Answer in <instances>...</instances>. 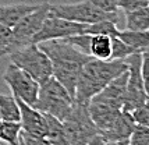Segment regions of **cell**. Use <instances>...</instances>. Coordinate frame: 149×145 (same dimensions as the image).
Listing matches in <instances>:
<instances>
[{
	"label": "cell",
	"mask_w": 149,
	"mask_h": 145,
	"mask_svg": "<svg viewBox=\"0 0 149 145\" xmlns=\"http://www.w3.org/2000/svg\"><path fill=\"white\" fill-rule=\"evenodd\" d=\"M38 46L49 56L52 61L53 77L72 95L75 93L79 72L91 56L79 52L71 43L63 39H50L39 42Z\"/></svg>",
	"instance_id": "obj_1"
},
{
	"label": "cell",
	"mask_w": 149,
	"mask_h": 145,
	"mask_svg": "<svg viewBox=\"0 0 149 145\" xmlns=\"http://www.w3.org/2000/svg\"><path fill=\"white\" fill-rule=\"evenodd\" d=\"M124 71H127V63L124 60L89 59L79 72L74 100L77 103L88 105L96 93Z\"/></svg>",
	"instance_id": "obj_2"
},
{
	"label": "cell",
	"mask_w": 149,
	"mask_h": 145,
	"mask_svg": "<svg viewBox=\"0 0 149 145\" xmlns=\"http://www.w3.org/2000/svg\"><path fill=\"white\" fill-rule=\"evenodd\" d=\"M32 106L42 113L50 114L63 121L71 112L74 106V98L52 75L45 82L39 84L38 98Z\"/></svg>",
	"instance_id": "obj_3"
},
{
	"label": "cell",
	"mask_w": 149,
	"mask_h": 145,
	"mask_svg": "<svg viewBox=\"0 0 149 145\" xmlns=\"http://www.w3.org/2000/svg\"><path fill=\"white\" fill-rule=\"evenodd\" d=\"M8 57L15 66L22 68L32 77L36 82L42 84L53 75L52 61L38 43H29L26 46L14 50Z\"/></svg>",
	"instance_id": "obj_4"
},
{
	"label": "cell",
	"mask_w": 149,
	"mask_h": 145,
	"mask_svg": "<svg viewBox=\"0 0 149 145\" xmlns=\"http://www.w3.org/2000/svg\"><path fill=\"white\" fill-rule=\"evenodd\" d=\"M50 14L82 24H93L103 20L118 22L117 11L113 13L104 11L95 6L91 0H82L78 3H65V4H50Z\"/></svg>",
	"instance_id": "obj_5"
},
{
	"label": "cell",
	"mask_w": 149,
	"mask_h": 145,
	"mask_svg": "<svg viewBox=\"0 0 149 145\" xmlns=\"http://www.w3.org/2000/svg\"><path fill=\"white\" fill-rule=\"evenodd\" d=\"M63 124L71 145H88V142L99 134L97 127L89 116L88 105L77 103L75 100L71 112L63 120Z\"/></svg>",
	"instance_id": "obj_6"
},
{
	"label": "cell",
	"mask_w": 149,
	"mask_h": 145,
	"mask_svg": "<svg viewBox=\"0 0 149 145\" xmlns=\"http://www.w3.org/2000/svg\"><path fill=\"white\" fill-rule=\"evenodd\" d=\"M49 13H50V3H42L33 11L24 15L11 28L13 39H11L10 53H13L17 49L26 46L29 43H33L35 35L39 32L40 26L43 24V21L46 20V17L49 15Z\"/></svg>",
	"instance_id": "obj_7"
},
{
	"label": "cell",
	"mask_w": 149,
	"mask_h": 145,
	"mask_svg": "<svg viewBox=\"0 0 149 145\" xmlns=\"http://www.w3.org/2000/svg\"><path fill=\"white\" fill-rule=\"evenodd\" d=\"M124 61L127 63L128 77H127L123 110L132 112L135 107L149 100V95L143 88V79L141 75V53H132L127 56Z\"/></svg>",
	"instance_id": "obj_8"
},
{
	"label": "cell",
	"mask_w": 149,
	"mask_h": 145,
	"mask_svg": "<svg viewBox=\"0 0 149 145\" xmlns=\"http://www.w3.org/2000/svg\"><path fill=\"white\" fill-rule=\"evenodd\" d=\"M3 79L15 98H19L31 106L35 103L38 98L39 82H36L26 71L15 66L14 63H10L3 74Z\"/></svg>",
	"instance_id": "obj_9"
},
{
	"label": "cell",
	"mask_w": 149,
	"mask_h": 145,
	"mask_svg": "<svg viewBox=\"0 0 149 145\" xmlns=\"http://www.w3.org/2000/svg\"><path fill=\"white\" fill-rule=\"evenodd\" d=\"M88 24H82V22H74V21L65 20L57 15H53L49 13L43 21V24L40 26L39 32L35 35L33 38V43H39L43 40H50V39H64L77 33H84L85 28Z\"/></svg>",
	"instance_id": "obj_10"
},
{
	"label": "cell",
	"mask_w": 149,
	"mask_h": 145,
	"mask_svg": "<svg viewBox=\"0 0 149 145\" xmlns=\"http://www.w3.org/2000/svg\"><path fill=\"white\" fill-rule=\"evenodd\" d=\"M17 99V103L19 107V123L22 131H26L29 134L35 135H42L46 137L47 132V121H46V114L40 110L35 109L33 106L25 103L19 98Z\"/></svg>",
	"instance_id": "obj_11"
},
{
	"label": "cell",
	"mask_w": 149,
	"mask_h": 145,
	"mask_svg": "<svg viewBox=\"0 0 149 145\" xmlns=\"http://www.w3.org/2000/svg\"><path fill=\"white\" fill-rule=\"evenodd\" d=\"M135 121L132 119L131 112L127 110H121L120 114L117 116L114 121L110 124L109 128H106L102 131V137L106 141H123V139H128L130 134L132 132L134 127H135Z\"/></svg>",
	"instance_id": "obj_12"
},
{
	"label": "cell",
	"mask_w": 149,
	"mask_h": 145,
	"mask_svg": "<svg viewBox=\"0 0 149 145\" xmlns=\"http://www.w3.org/2000/svg\"><path fill=\"white\" fill-rule=\"evenodd\" d=\"M39 4H28V3H14V4H3L0 6V24L13 28L24 15L33 11Z\"/></svg>",
	"instance_id": "obj_13"
},
{
	"label": "cell",
	"mask_w": 149,
	"mask_h": 145,
	"mask_svg": "<svg viewBox=\"0 0 149 145\" xmlns=\"http://www.w3.org/2000/svg\"><path fill=\"white\" fill-rule=\"evenodd\" d=\"M88 54L91 57H93V59L111 60V36L102 35V33L91 35Z\"/></svg>",
	"instance_id": "obj_14"
},
{
	"label": "cell",
	"mask_w": 149,
	"mask_h": 145,
	"mask_svg": "<svg viewBox=\"0 0 149 145\" xmlns=\"http://www.w3.org/2000/svg\"><path fill=\"white\" fill-rule=\"evenodd\" d=\"M46 121H47L46 138L50 142V145H71L61 120L56 119L50 114H46Z\"/></svg>",
	"instance_id": "obj_15"
},
{
	"label": "cell",
	"mask_w": 149,
	"mask_h": 145,
	"mask_svg": "<svg viewBox=\"0 0 149 145\" xmlns=\"http://www.w3.org/2000/svg\"><path fill=\"white\" fill-rule=\"evenodd\" d=\"M127 31H148L149 29V6L124 13Z\"/></svg>",
	"instance_id": "obj_16"
},
{
	"label": "cell",
	"mask_w": 149,
	"mask_h": 145,
	"mask_svg": "<svg viewBox=\"0 0 149 145\" xmlns=\"http://www.w3.org/2000/svg\"><path fill=\"white\" fill-rule=\"evenodd\" d=\"M136 53H142L149 49V29L148 31H120L117 35Z\"/></svg>",
	"instance_id": "obj_17"
},
{
	"label": "cell",
	"mask_w": 149,
	"mask_h": 145,
	"mask_svg": "<svg viewBox=\"0 0 149 145\" xmlns=\"http://www.w3.org/2000/svg\"><path fill=\"white\" fill-rule=\"evenodd\" d=\"M21 123L11 120H0V141L8 145H19Z\"/></svg>",
	"instance_id": "obj_18"
},
{
	"label": "cell",
	"mask_w": 149,
	"mask_h": 145,
	"mask_svg": "<svg viewBox=\"0 0 149 145\" xmlns=\"http://www.w3.org/2000/svg\"><path fill=\"white\" fill-rule=\"evenodd\" d=\"M0 117L1 120L19 121V107L13 93L11 95L0 93Z\"/></svg>",
	"instance_id": "obj_19"
},
{
	"label": "cell",
	"mask_w": 149,
	"mask_h": 145,
	"mask_svg": "<svg viewBox=\"0 0 149 145\" xmlns=\"http://www.w3.org/2000/svg\"><path fill=\"white\" fill-rule=\"evenodd\" d=\"M120 32V29L117 28V22L111 20H103L99 22L88 24L85 28L84 33H102V35H109V36H117Z\"/></svg>",
	"instance_id": "obj_20"
},
{
	"label": "cell",
	"mask_w": 149,
	"mask_h": 145,
	"mask_svg": "<svg viewBox=\"0 0 149 145\" xmlns=\"http://www.w3.org/2000/svg\"><path fill=\"white\" fill-rule=\"evenodd\" d=\"M136 53L118 36H111V60H124L127 56Z\"/></svg>",
	"instance_id": "obj_21"
},
{
	"label": "cell",
	"mask_w": 149,
	"mask_h": 145,
	"mask_svg": "<svg viewBox=\"0 0 149 145\" xmlns=\"http://www.w3.org/2000/svg\"><path fill=\"white\" fill-rule=\"evenodd\" d=\"M128 145H149V128L145 125L135 124L128 137Z\"/></svg>",
	"instance_id": "obj_22"
},
{
	"label": "cell",
	"mask_w": 149,
	"mask_h": 145,
	"mask_svg": "<svg viewBox=\"0 0 149 145\" xmlns=\"http://www.w3.org/2000/svg\"><path fill=\"white\" fill-rule=\"evenodd\" d=\"M11 39H13L11 28L0 24V57L8 56L10 46H11Z\"/></svg>",
	"instance_id": "obj_23"
},
{
	"label": "cell",
	"mask_w": 149,
	"mask_h": 145,
	"mask_svg": "<svg viewBox=\"0 0 149 145\" xmlns=\"http://www.w3.org/2000/svg\"><path fill=\"white\" fill-rule=\"evenodd\" d=\"M131 114H132V119H134L136 124L145 125V127L149 128V100H146L145 103L135 107L131 112Z\"/></svg>",
	"instance_id": "obj_24"
},
{
	"label": "cell",
	"mask_w": 149,
	"mask_h": 145,
	"mask_svg": "<svg viewBox=\"0 0 149 145\" xmlns=\"http://www.w3.org/2000/svg\"><path fill=\"white\" fill-rule=\"evenodd\" d=\"M19 145H50V142L47 141L46 137L29 134V132L21 130V134H19Z\"/></svg>",
	"instance_id": "obj_25"
},
{
	"label": "cell",
	"mask_w": 149,
	"mask_h": 145,
	"mask_svg": "<svg viewBox=\"0 0 149 145\" xmlns=\"http://www.w3.org/2000/svg\"><path fill=\"white\" fill-rule=\"evenodd\" d=\"M117 10H121L124 13L127 11H134L136 8H141V7L149 6L148 0H117Z\"/></svg>",
	"instance_id": "obj_26"
},
{
	"label": "cell",
	"mask_w": 149,
	"mask_h": 145,
	"mask_svg": "<svg viewBox=\"0 0 149 145\" xmlns=\"http://www.w3.org/2000/svg\"><path fill=\"white\" fill-rule=\"evenodd\" d=\"M141 75L143 79V88L149 95V49L141 53Z\"/></svg>",
	"instance_id": "obj_27"
},
{
	"label": "cell",
	"mask_w": 149,
	"mask_h": 145,
	"mask_svg": "<svg viewBox=\"0 0 149 145\" xmlns=\"http://www.w3.org/2000/svg\"><path fill=\"white\" fill-rule=\"evenodd\" d=\"M91 1L95 6L99 7V8L104 10V11H110V13L118 11L117 10V4H116L117 0H91Z\"/></svg>",
	"instance_id": "obj_28"
},
{
	"label": "cell",
	"mask_w": 149,
	"mask_h": 145,
	"mask_svg": "<svg viewBox=\"0 0 149 145\" xmlns=\"http://www.w3.org/2000/svg\"><path fill=\"white\" fill-rule=\"evenodd\" d=\"M0 120H1V117H0Z\"/></svg>",
	"instance_id": "obj_29"
},
{
	"label": "cell",
	"mask_w": 149,
	"mask_h": 145,
	"mask_svg": "<svg viewBox=\"0 0 149 145\" xmlns=\"http://www.w3.org/2000/svg\"><path fill=\"white\" fill-rule=\"evenodd\" d=\"M148 1H149V0H148Z\"/></svg>",
	"instance_id": "obj_30"
}]
</instances>
